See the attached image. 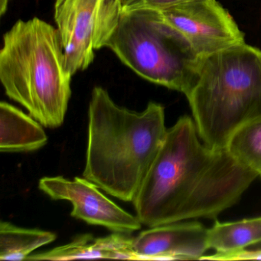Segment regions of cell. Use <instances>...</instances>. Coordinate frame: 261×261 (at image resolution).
I'll list each match as a JSON object with an SVG mask.
<instances>
[{"mask_svg": "<svg viewBox=\"0 0 261 261\" xmlns=\"http://www.w3.org/2000/svg\"><path fill=\"white\" fill-rule=\"evenodd\" d=\"M256 177L227 148L206 145L194 120L183 116L167 129L133 203L149 227L210 219L236 204Z\"/></svg>", "mask_w": 261, "mask_h": 261, "instance_id": "1", "label": "cell"}, {"mask_svg": "<svg viewBox=\"0 0 261 261\" xmlns=\"http://www.w3.org/2000/svg\"><path fill=\"white\" fill-rule=\"evenodd\" d=\"M186 97L201 140L227 147L240 127L261 118V50L244 42L200 58Z\"/></svg>", "mask_w": 261, "mask_h": 261, "instance_id": "4", "label": "cell"}, {"mask_svg": "<svg viewBox=\"0 0 261 261\" xmlns=\"http://www.w3.org/2000/svg\"><path fill=\"white\" fill-rule=\"evenodd\" d=\"M207 229L196 221L149 227L134 238L138 260L201 259L209 250Z\"/></svg>", "mask_w": 261, "mask_h": 261, "instance_id": "9", "label": "cell"}, {"mask_svg": "<svg viewBox=\"0 0 261 261\" xmlns=\"http://www.w3.org/2000/svg\"><path fill=\"white\" fill-rule=\"evenodd\" d=\"M160 12L186 37L199 58L245 42L233 17L216 0L183 4Z\"/></svg>", "mask_w": 261, "mask_h": 261, "instance_id": "7", "label": "cell"}, {"mask_svg": "<svg viewBox=\"0 0 261 261\" xmlns=\"http://www.w3.org/2000/svg\"><path fill=\"white\" fill-rule=\"evenodd\" d=\"M56 239L53 232L23 228L7 221L0 224V259L24 260L33 251Z\"/></svg>", "mask_w": 261, "mask_h": 261, "instance_id": "13", "label": "cell"}, {"mask_svg": "<svg viewBox=\"0 0 261 261\" xmlns=\"http://www.w3.org/2000/svg\"><path fill=\"white\" fill-rule=\"evenodd\" d=\"M207 243L209 250H215L216 253L203 256L201 259H214L259 244L261 243V217L233 222L217 221L207 229Z\"/></svg>", "mask_w": 261, "mask_h": 261, "instance_id": "12", "label": "cell"}, {"mask_svg": "<svg viewBox=\"0 0 261 261\" xmlns=\"http://www.w3.org/2000/svg\"><path fill=\"white\" fill-rule=\"evenodd\" d=\"M71 77L59 31L48 22L19 20L4 35L0 81L6 94L42 126L63 123Z\"/></svg>", "mask_w": 261, "mask_h": 261, "instance_id": "3", "label": "cell"}, {"mask_svg": "<svg viewBox=\"0 0 261 261\" xmlns=\"http://www.w3.org/2000/svg\"><path fill=\"white\" fill-rule=\"evenodd\" d=\"M165 108L149 102L143 112L117 105L95 87L88 108L83 176L123 201H133L167 133Z\"/></svg>", "mask_w": 261, "mask_h": 261, "instance_id": "2", "label": "cell"}, {"mask_svg": "<svg viewBox=\"0 0 261 261\" xmlns=\"http://www.w3.org/2000/svg\"><path fill=\"white\" fill-rule=\"evenodd\" d=\"M129 233L114 232L103 238L89 233L53 250L31 254L25 260H73L79 259H115L138 260Z\"/></svg>", "mask_w": 261, "mask_h": 261, "instance_id": "10", "label": "cell"}, {"mask_svg": "<svg viewBox=\"0 0 261 261\" xmlns=\"http://www.w3.org/2000/svg\"><path fill=\"white\" fill-rule=\"evenodd\" d=\"M48 143L42 125L7 102L0 103V151L30 152Z\"/></svg>", "mask_w": 261, "mask_h": 261, "instance_id": "11", "label": "cell"}, {"mask_svg": "<svg viewBox=\"0 0 261 261\" xmlns=\"http://www.w3.org/2000/svg\"><path fill=\"white\" fill-rule=\"evenodd\" d=\"M107 47L148 82L186 96L193 86L200 58L158 10H123Z\"/></svg>", "mask_w": 261, "mask_h": 261, "instance_id": "5", "label": "cell"}, {"mask_svg": "<svg viewBox=\"0 0 261 261\" xmlns=\"http://www.w3.org/2000/svg\"><path fill=\"white\" fill-rule=\"evenodd\" d=\"M226 148L238 163L261 177V118L240 127Z\"/></svg>", "mask_w": 261, "mask_h": 261, "instance_id": "14", "label": "cell"}, {"mask_svg": "<svg viewBox=\"0 0 261 261\" xmlns=\"http://www.w3.org/2000/svg\"><path fill=\"white\" fill-rule=\"evenodd\" d=\"M10 0H0V15L4 16L7 13Z\"/></svg>", "mask_w": 261, "mask_h": 261, "instance_id": "16", "label": "cell"}, {"mask_svg": "<svg viewBox=\"0 0 261 261\" xmlns=\"http://www.w3.org/2000/svg\"><path fill=\"white\" fill-rule=\"evenodd\" d=\"M123 11V0H56L55 21L74 75L90 66L94 51L108 46Z\"/></svg>", "mask_w": 261, "mask_h": 261, "instance_id": "6", "label": "cell"}, {"mask_svg": "<svg viewBox=\"0 0 261 261\" xmlns=\"http://www.w3.org/2000/svg\"><path fill=\"white\" fill-rule=\"evenodd\" d=\"M201 1L204 0H123V10L149 9L161 11L171 7Z\"/></svg>", "mask_w": 261, "mask_h": 261, "instance_id": "15", "label": "cell"}, {"mask_svg": "<svg viewBox=\"0 0 261 261\" xmlns=\"http://www.w3.org/2000/svg\"><path fill=\"white\" fill-rule=\"evenodd\" d=\"M41 191L53 199L72 204L71 215L92 225L102 226L114 232L130 233L142 227L137 216L117 205L86 178L73 180L62 176L44 177L39 181Z\"/></svg>", "mask_w": 261, "mask_h": 261, "instance_id": "8", "label": "cell"}]
</instances>
